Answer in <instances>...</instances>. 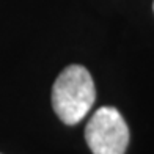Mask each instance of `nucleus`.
Listing matches in <instances>:
<instances>
[{
    "instance_id": "f03ea898",
    "label": "nucleus",
    "mask_w": 154,
    "mask_h": 154,
    "mask_svg": "<svg viewBox=\"0 0 154 154\" xmlns=\"http://www.w3.org/2000/svg\"><path fill=\"white\" fill-rule=\"evenodd\" d=\"M85 140L93 154H124L129 128L115 107H101L85 128Z\"/></svg>"
},
{
    "instance_id": "f257e3e1",
    "label": "nucleus",
    "mask_w": 154,
    "mask_h": 154,
    "mask_svg": "<svg viewBox=\"0 0 154 154\" xmlns=\"http://www.w3.org/2000/svg\"><path fill=\"white\" fill-rule=\"evenodd\" d=\"M96 99L91 74L80 65L65 68L52 87V107L65 124H77Z\"/></svg>"
}]
</instances>
